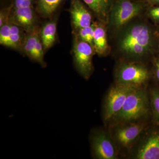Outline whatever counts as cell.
Segmentation results:
<instances>
[{
    "mask_svg": "<svg viewBox=\"0 0 159 159\" xmlns=\"http://www.w3.org/2000/svg\"><path fill=\"white\" fill-rule=\"evenodd\" d=\"M155 74L157 80L159 81V58L156 60L155 63Z\"/></svg>",
    "mask_w": 159,
    "mask_h": 159,
    "instance_id": "cell-24",
    "label": "cell"
},
{
    "mask_svg": "<svg viewBox=\"0 0 159 159\" xmlns=\"http://www.w3.org/2000/svg\"></svg>",
    "mask_w": 159,
    "mask_h": 159,
    "instance_id": "cell-26",
    "label": "cell"
},
{
    "mask_svg": "<svg viewBox=\"0 0 159 159\" xmlns=\"http://www.w3.org/2000/svg\"><path fill=\"white\" fill-rule=\"evenodd\" d=\"M148 94L144 87L134 90L129 95L121 110L113 119L117 123L137 122L149 110Z\"/></svg>",
    "mask_w": 159,
    "mask_h": 159,
    "instance_id": "cell-2",
    "label": "cell"
},
{
    "mask_svg": "<svg viewBox=\"0 0 159 159\" xmlns=\"http://www.w3.org/2000/svg\"><path fill=\"white\" fill-rule=\"evenodd\" d=\"M37 18L33 7L15 9L10 15V22L21 27L26 32L33 30L37 25Z\"/></svg>",
    "mask_w": 159,
    "mask_h": 159,
    "instance_id": "cell-11",
    "label": "cell"
},
{
    "mask_svg": "<svg viewBox=\"0 0 159 159\" xmlns=\"http://www.w3.org/2000/svg\"><path fill=\"white\" fill-rule=\"evenodd\" d=\"M91 11L97 18L98 20L107 24L109 16L116 0H82Z\"/></svg>",
    "mask_w": 159,
    "mask_h": 159,
    "instance_id": "cell-12",
    "label": "cell"
},
{
    "mask_svg": "<svg viewBox=\"0 0 159 159\" xmlns=\"http://www.w3.org/2000/svg\"><path fill=\"white\" fill-rule=\"evenodd\" d=\"M105 25L99 21L97 22L95 28L93 48L95 53L99 56H106L110 51Z\"/></svg>",
    "mask_w": 159,
    "mask_h": 159,
    "instance_id": "cell-13",
    "label": "cell"
},
{
    "mask_svg": "<svg viewBox=\"0 0 159 159\" xmlns=\"http://www.w3.org/2000/svg\"><path fill=\"white\" fill-rule=\"evenodd\" d=\"M11 34V22L6 23L0 27V44L9 48Z\"/></svg>",
    "mask_w": 159,
    "mask_h": 159,
    "instance_id": "cell-20",
    "label": "cell"
},
{
    "mask_svg": "<svg viewBox=\"0 0 159 159\" xmlns=\"http://www.w3.org/2000/svg\"><path fill=\"white\" fill-rule=\"evenodd\" d=\"M137 88L116 83L106 97L103 118L106 122L112 120L121 110L129 95Z\"/></svg>",
    "mask_w": 159,
    "mask_h": 159,
    "instance_id": "cell-6",
    "label": "cell"
},
{
    "mask_svg": "<svg viewBox=\"0 0 159 159\" xmlns=\"http://www.w3.org/2000/svg\"><path fill=\"white\" fill-rule=\"evenodd\" d=\"M57 20L56 18L45 23L40 30V37L45 52L54 45L57 38Z\"/></svg>",
    "mask_w": 159,
    "mask_h": 159,
    "instance_id": "cell-14",
    "label": "cell"
},
{
    "mask_svg": "<svg viewBox=\"0 0 159 159\" xmlns=\"http://www.w3.org/2000/svg\"><path fill=\"white\" fill-rule=\"evenodd\" d=\"M149 96L153 121L159 126V89L156 87L151 89Z\"/></svg>",
    "mask_w": 159,
    "mask_h": 159,
    "instance_id": "cell-19",
    "label": "cell"
},
{
    "mask_svg": "<svg viewBox=\"0 0 159 159\" xmlns=\"http://www.w3.org/2000/svg\"><path fill=\"white\" fill-rule=\"evenodd\" d=\"M134 20L118 31L116 48L125 58L138 61L153 53L157 37L149 23L144 20Z\"/></svg>",
    "mask_w": 159,
    "mask_h": 159,
    "instance_id": "cell-1",
    "label": "cell"
},
{
    "mask_svg": "<svg viewBox=\"0 0 159 159\" xmlns=\"http://www.w3.org/2000/svg\"><path fill=\"white\" fill-rule=\"evenodd\" d=\"M116 83L132 86L134 87H144L150 77V73L146 66L136 61L122 63L116 73Z\"/></svg>",
    "mask_w": 159,
    "mask_h": 159,
    "instance_id": "cell-4",
    "label": "cell"
},
{
    "mask_svg": "<svg viewBox=\"0 0 159 159\" xmlns=\"http://www.w3.org/2000/svg\"><path fill=\"white\" fill-rule=\"evenodd\" d=\"M62 0H38V11L43 17L52 15Z\"/></svg>",
    "mask_w": 159,
    "mask_h": 159,
    "instance_id": "cell-17",
    "label": "cell"
},
{
    "mask_svg": "<svg viewBox=\"0 0 159 159\" xmlns=\"http://www.w3.org/2000/svg\"><path fill=\"white\" fill-rule=\"evenodd\" d=\"M92 155L98 159H116V148L111 139L104 131L96 129L91 135Z\"/></svg>",
    "mask_w": 159,
    "mask_h": 159,
    "instance_id": "cell-8",
    "label": "cell"
},
{
    "mask_svg": "<svg viewBox=\"0 0 159 159\" xmlns=\"http://www.w3.org/2000/svg\"><path fill=\"white\" fill-rule=\"evenodd\" d=\"M26 37L25 31L21 27L11 22L9 48L21 52Z\"/></svg>",
    "mask_w": 159,
    "mask_h": 159,
    "instance_id": "cell-16",
    "label": "cell"
},
{
    "mask_svg": "<svg viewBox=\"0 0 159 159\" xmlns=\"http://www.w3.org/2000/svg\"><path fill=\"white\" fill-rule=\"evenodd\" d=\"M148 6H152L159 5V0H144Z\"/></svg>",
    "mask_w": 159,
    "mask_h": 159,
    "instance_id": "cell-25",
    "label": "cell"
},
{
    "mask_svg": "<svg viewBox=\"0 0 159 159\" xmlns=\"http://www.w3.org/2000/svg\"><path fill=\"white\" fill-rule=\"evenodd\" d=\"M32 0H14L13 8L15 9L32 7Z\"/></svg>",
    "mask_w": 159,
    "mask_h": 159,
    "instance_id": "cell-22",
    "label": "cell"
},
{
    "mask_svg": "<svg viewBox=\"0 0 159 159\" xmlns=\"http://www.w3.org/2000/svg\"><path fill=\"white\" fill-rule=\"evenodd\" d=\"M147 6L144 0H116L111 9L107 24L114 31H119L142 14Z\"/></svg>",
    "mask_w": 159,
    "mask_h": 159,
    "instance_id": "cell-3",
    "label": "cell"
},
{
    "mask_svg": "<svg viewBox=\"0 0 159 159\" xmlns=\"http://www.w3.org/2000/svg\"><path fill=\"white\" fill-rule=\"evenodd\" d=\"M148 15L154 21L159 22V6L150 8L148 11Z\"/></svg>",
    "mask_w": 159,
    "mask_h": 159,
    "instance_id": "cell-23",
    "label": "cell"
},
{
    "mask_svg": "<svg viewBox=\"0 0 159 159\" xmlns=\"http://www.w3.org/2000/svg\"><path fill=\"white\" fill-rule=\"evenodd\" d=\"M95 54L93 48L89 43L74 37L72 54L74 66L84 79H89L93 74V57Z\"/></svg>",
    "mask_w": 159,
    "mask_h": 159,
    "instance_id": "cell-5",
    "label": "cell"
},
{
    "mask_svg": "<svg viewBox=\"0 0 159 159\" xmlns=\"http://www.w3.org/2000/svg\"><path fill=\"white\" fill-rule=\"evenodd\" d=\"M13 8V5L5 8L0 11V27L10 22V15Z\"/></svg>",
    "mask_w": 159,
    "mask_h": 159,
    "instance_id": "cell-21",
    "label": "cell"
},
{
    "mask_svg": "<svg viewBox=\"0 0 159 159\" xmlns=\"http://www.w3.org/2000/svg\"><path fill=\"white\" fill-rule=\"evenodd\" d=\"M135 152L137 159H159V128L144 130Z\"/></svg>",
    "mask_w": 159,
    "mask_h": 159,
    "instance_id": "cell-9",
    "label": "cell"
},
{
    "mask_svg": "<svg viewBox=\"0 0 159 159\" xmlns=\"http://www.w3.org/2000/svg\"><path fill=\"white\" fill-rule=\"evenodd\" d=\"M70 12L73 30L88 27L93 22L92 13L80 0H71Z\"/></svg>",
    "mask_w": 159,
    "mask_h": 159,
    "instance_id": "cell-10",
    "label": "cell"
},
{
    "mask_svg": "<svg viewBox=\"0 0 159 159\" xmlns=\"http://www.w3.org/2000/svg\"><path fill=\"white\" fill-rule=\"evenodd\" d=\"M96 24L97 22H93L88 27L73 30L74 37L89 43L93 48L94 36Z\"/></svg>",
    "mask_w": 159,
    "mask_h": 159,
    "instance_id": "cell-18",
    "label": "cell"
},
{
    "mask_svg": "<svg viewBox=\"0 0 159 159\" xmlns=\"http://www.w3.org/2000/svg\"><path fill=\"white\" fill-rule=\"evenodd\" d=\"M40 29L36 26L33 30L26 32V37L21 52L31 61L34 59L35 49L38 39L40 36Z\"/></svg>",
    "mask_w": 159,
    "mask_h": 159,
    "instance_id": "cell-15",
    "label": "cell"
},
{
    "mask_svg": "<svg viewBox=\"0 0 159 159\" xmlns=\"http://www.w3.org/2000/svg\"><path fill=\"white\" fill-rule=\"evenodd\" d=\"M145 129V123L137 121L117 123L113 130V139L120 148L130 149Z\"/></svg>",
    "mask_w": 159,
    "mask_h": 159,
    "instance_id": "cell-7",
    "label": "cell"
}]
</instances>
